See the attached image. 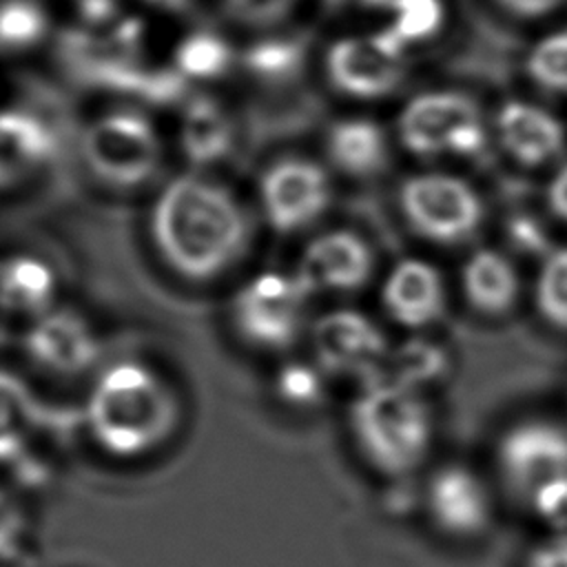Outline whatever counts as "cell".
<instances>
[{
    "mask_svg": "<svg viewBox=\"0 0 567 567\" xmlns=\"http://www.w3.org/2000/svg\"><path fill=\"white\" fill-rule=\"evenodd\" d=\"M151 235L173 272L208 281L241 257L248 226L228 190L199 177H177L155 202Z\"/></svg>",
    "mask_w": 567,
    "mask_h": 567,
    "instance_id": "cell-1",
    "label": "cell"
},
{
    "mask_svg": "<svg viewBox=\"0 0 567 567\" xmlns=\"http://www.w3.org/2000/svg\"><path fill=\"white\" fill-rule=\"evenodd\" d=\"M84 419L102 452L113 458H140L173 436L179 423V401L151 365L124 359L97 374Z\"/></svg>",
    "mask_w": 567,
    "mask_h": 567,
    "instance_id": "cell-2",
    "label": "cell"
},
{
    "mask_svg": "<svg viewBox=\"0 0 567 567\" xmlns=\"http://www.w3.org/2000/svg\"><path fill=\"white\" fill-rule=\"evenodd\" d=\"M348 425L365 463L390 478L416 472L436 436L427 394L385 372L361 383L348 410Z\"/></svg>",
    "mask_w": 567,
    "mask_h": 567,
    "instance_id": "cell-3",
    "label": "cell"
},
{
    "mask_svg": "<svg viewBox=\"0 0 567 567\" xmlns=\"http://www.w3.org/2000/svg\"><path fill=\"white\" fill-rule=\"evenodd\" d=\"M310 297L297 272H259L230 301L233 328L252 348L288 350L308 323Z\"/></svg>",
    "mask_w": 567,
    "mask_h": 567,
    "instance_id": "cell-4",
    "label": "cell"
},
{
    "mask_svg": "<svg viewBox=\"0 0 567 567\" xmlns=\"http://www.w3.org/2000/svg\"><path fill=\"white\" fill-rule=\"evenodd\" d=\"M401 213L423 239L452 246L470 239L483 221V202L472 184L447 173H421L401 184Z\"/></svg>",
    "mask_w": 567,
    "mask_h": 567,
    "instance_id": "cell-5",
    "label": "cell"
},
{
    "mask_svg": "<svg viewBox=\"0 0 567 567\" xmlns=\"http://www.w3.org/2000/svg\"><path fill=\"white\" fill-rule=\"evenodd\" d=\"M310 346L323 374L359 377L361 383L383 374L392 352L383 330L352 308L321 315L310 328Z\"/></svg>",
    "mask_w": 567,
    "mask_h": 567,
    "instance_id": "cell-6",
    "label": "cell"
},
{
    "mask_svg": "<svg viewBox=\"0 0 567 567\" xmlns=\"http://www.w3.org/2000/svg\"><path fill=\"white\" fill-rule=\"evenodd\" d=\"M496 467L523 503L543 483L567 474V427L545 416L512 423L496 443Z\"/></svg>",
    "mask_w": 567,
    "mask_h": 567,
    "instance_id": "cell-7",
    "label": "cell"
},
{
    "mask_svg": "<svg viewBox=\"0 0 567 567\" xmlns=\"http://www.w3.org/2000/svg\"><path fill=\"white\" fill-rule=\"evenodd\" d=\"M91 168L111 184L135 186L153 175L159 159V142L146 117L117 111L97 120L84 137Z\"/></svg>",
    "mask_w": 567,
    "mask_h": 567,
    "instance_id": "cell-8",
    "label": "cell"
},
{
    "mask_svg": "<svg viewBox=\"0 0 567 567\" xmlns=\"http://www.w3.org/2000/svg\"><path fill=\"white\" fill-rule=\"evenodd\" d=\"M430 523L456 540L483 536L494 520V498L483 476L465 463L436 467L423 489Z\"/></svg>",
    "mask_w": 567,
    "mask_h": 567,
    "instance_id": "cell-9",
    "label": "cell"
},
{
    "mask_svg": "<svg viewBox=\"0 0 567 567\" xmlns=\"http://www.w3.org/2000/svg\"><path fill=\"white\" fill-rule=\"evenodd\" d=\"M24 350L38 368L58 377H75L100 359V339L80 312L53 306L31 319Z\"/></svg>",
    "mask_w": 567,
    "mask_h": 567,
    "instance_id": "cell-10",
    "label": "cell"
},
{
    "mask_svg": "<svg viewBox=\"0 0 567 567\" xmlns=\"http://www.w3.org/2000/svg\"><path fill=\"white\" fill-rule=\"evenodd\" d=\"M268 221L279 233H292L315 221L328 206L330 188L326 173L303 159L275 164L261 184Z\"/></svg>",
    "mask_w": 567,
    "mask_h": 567,
    "instance_id": "cell-11",
    "label": "cell"
},
{
    "mask_svg": "<svg viewBox=\"0 0 567 567\" xmlns=\"http://www.w3.org/2000/svg\"><path fill=\"white\" fill-rule=\"evenodd\" d=\"M374 270V257L363 237L350 230H330L312 239L299 261L297 277L315 292H354Z\"/></svg>",
    "mask_w": 567,
    "mask_h": 567,
    "instance_id": "cell-12",
    "label": "cell"
},
{
    "mask_svg": "<svg viewBox=\"0 0 567 567\" xmlns=\"http://www.w3.org/2000/svg\"><path fill=\"white\" fill-rule=\"evenodd\" d=\"M474 122H481V113L472 97L458 91H430L403 106L396 126L408 151L430 157L447 153L452 135Z\"/></svg>",
    "mask_w": 567,
    "mask_h": 567,
    "instance_id": "cell-13",
    "label": "cell"
},
{
    "mask_svg": "<svg viewBox=\"0 0 567 567\" xmlns=\"http://www.w3.org/2000/svg\"><path fill=\"white\" fill-rule=\"evenodd\" d=\"M381 303L388 317L410 330L436 323L447 308V288L441 270L419 257L396 261L381 284Z\"/></svg>",
    "mask_w": 567,
    "mask_h": 567,
    "instance_id": "cell-14",
    "label": "cell"
},
{
    "mask_svg": "<svg viewBox=\"0 0 567 567\" xmlns=\"http://www.w3.org/2000/svg\"><path fill=\"white\" fill-rule=\"evenodd\" d=\"M332 84L354 97H381L403 80V62L383 53L372 38L339 40L328 53Z\"/></svg>",
    "mask_w": 567,
    "mask_h": 567,
    "instance_id": "cell-15",
    "label": "cell"
},
{
    "mask_svg": "<svg viewBox=\"0 0 567 567\" xmlns=\"http://www.w3.org/2000/svg\"><path fill=\"white\" fill-rule=\"evenodd\" d=\"M496 128L503 148L525 166H540L554 159L567 142L565 126L558 117L523 100L501 106Z\"/></svg>",
    "mask_w": 567,
    "mask_h": 567,
    "instance_id": "cell-16",
    "label": "cell"
},
{
    "mask_svg": "<svg viewBox=\"0 0 567 567\" xmlns=\"http://www.w3.org/2000/svg\"><path fill=\"white\" fill-rule=\"evenodd\" d=\"M461 288L476 312L503 317L518 301L520 277L512 259L501 250L476 248L461 268Z\"/></svg>",
    "mask_w": 567,
    "mask_h": 567,
    "instance_id": "cell-17",
    "label": "cell"
},
{
    "mask_svg": "<svg viewBox=\"0 0 567 567\" xmlns=\"http://www.w3.org/2000/svg\"><path fill=\"white\" fill-rule=\"evenodd\" d=\"M55 272L38 257L16 255L0 261V310L40 317L53 308Z\"/></svg>",
    "mask_w": 567,
    "mask_h": 567,
    "instance_id": "cell-18",
    "label": "cell"
},
{
    "mask_svg": "<svg viewBox=\"0 0 567 567\" xmlns=\"http://www.w3.org/2000/svg\"><path fill=\"white\" fill-rule=\"evenodd\" d=\"M40 419L31 388L13 372L0 370V463H13L27 450Z\"/></svg>",
    "mask_w": 567,
    "mask_h": 567,
    "instance_id": "cell-19",
    "label": "cell"
},
{
    "mask_svg": "<svg viewBox=\"0 0 567 567\" xmlns=\"http://www.w3.org/2000/svg\"><path fill=\"white\" fill-rule=\"evenodd\" d=\"M330 155L352 175H368L385 162L383 131L370 120L339 122L330 133Z\"/></svg>",
    "mask_w": 567,
    "mask_h": 567,
    "instance_id": "cell-20",
    "label": "cell"
},
{
    "mask_svg": "<svg viewBox=\"0 0 567 567\" xmlns=\"http://www.w3.org/2000/svg\"><path fill=\"white\" fill-rule=\"evenodd\" d=\"M51 151L49 131L31 115L0 113V184Z\"/></svg>",
    "mask_w": 567,
    "mask_h": 567,
    "instance_id": "cell-21",
    "label": "cell"
},
{
    "mask_svg": "<svg viewBox=\"0 0 567 567\" xmlns=\"http://www.w3.org/2000/svg\"><path fill=\"white\" fill-rule=\"evenodd\" d=\"M182 142L186 155L197 164L221 157L230 146V120L224 109L208 97H197L184 115Z\"/></svg>",
    "mask_w": 567,
    "mask_h": 567,
    "instance_id": "cell-22",
    "label": "cell"
},
{
    "mask_svg": "<svg viewBox=\"0 0 567 567\" xmlns=\"http://www.w3.org/2000/svg\"><path fill=\"white\" fill-rule=\"evenodd\" d=\"M390 374L392 379L416 388L427 394V388L443 381L450 370V357L445 354V348H441L434 341L414 339L396 350L390 352Z\"/></svg>",
    "mask_w": 567,
    "mask_h": 567,
    "instance_id": "cell-23",
    "label": "cell"
},
{
    "mask_svg": "<svg viewBox=\"0 0 567 567\" xmlns=\"http://www.w3.org/2000/svg\"><path fill=\"white\" fill-rule=\"evenodd\" d=\"M534 303L547 326L567 332V246L551 248L538 268Z\"/></svg>",
    "mask_w": 567,
    "mask_h": 567,
    "instance_id": "cell-24",
    "label": "cell"
},
{
    "mask_svg": "<svg viewBox=\"0 0 567 567\" xmlns=\"http://www.w3.org/2000/svg\"><path fill=\"white\" fill-rule=\"evenodd\" d=\"M527 75L540 89L567 93V29L545 35L529 51Z\"/></svg>",
    "mask_w": 567,
    "mask_h": 567,
    "instance_id": "cell-25",
    "label": "cell"
},
{
    "mask_svg": "<svg viewBox=\"0 0 567 567\" xmlns=\"http://www.w3.org/2000/svg\"><path fill=\"white\" fill-rule=\"evenodd\" d=\"M390 9H394L396 18L388 29L403 47L434 35L445 16L441 0H392Z\"/></svg>",
    "mask_w": 567,
    "mask_h": 567,
    "instance_id": "cell-26",
    "label": "cell"
},
{
    "mask_svg": "<svg viewBox=\"0 0 567 567\" xmlns=\"http://www.w3.org/2000/svg\"><path fill=\"white\" fill-rule=\"evenodd\" d=\"M230 51L224 40L210 33H195L177 49V66L186 75L210 78L226 69Z\"/></svg>",
    "mask_w": 567,
    "mask_h": 567,
    "instance_id": "cell-27",
    "label": "cell"
},
{
    "mask_svg": "<svg viewBox=\"0 0 567 567\" xmlns=\"http://www.w3.org/2000/svg\"><path fill=\"white\" fill-rule=\"evenodd\" d=\"M47 27L42 9L31 0H7L0 4V44L24 47L35 42Z\"/></svg>",
    "mask_w": 567,
    "mask_h": 567,
    "instance_id": "cell-28",
    "label": "cell"
},
{
    "mask_svg": "<svg viewBox=\"0 0 567 567\" xmlns=\"http://www.w3.org/2000/svg\"><path fill=\"white\" fill-rule=\"evenodd\" d=\"M277 396L295 408L315 405L323 394V372L317 363H286L275 379Z\"/></svg>",
    "mask_w": 567,
    "mask_h": 567,
    "instance_id": "cell-29",
    "label": "cell"
},
{
    "mask_svg": "<svg viewBox=\"0 0 567 567\" xmlns=\"http://www.w3.org/2000/svg\"><path fill=\"white\" fill-rule=\"evenodd\" d=\"M303 58V49L297 40H268L255 44L246 53V64L250 71L266 78H284L297 71Z\"/></svg>",
    "mask_w": 567,
    "mask_h": 567,
    "instance_id": "cell-30",
    "label": "cell"
},
{
    "mask_svg": "<svg viewBox=\"0 0 567 567\" xmlns=\"http://www.w3.org/2000/svg\"><path fill=\"white\" fill-rule=\"evenodd\" d=\"M525 505L549 532H567V474L536 487Z\"/></svg>",
    "mask_w": 567,
    "mask_h": 567,
    "instance_id": "cell-31",
    "label": "cell"
},
{
    "mask_svg": "<svg viewBox=\"0 0 567 567\" xmlns=\"http://www.w3.org/2000/svg\"><path fill=\"white\" fill-rule=\"evenodd\" d=\"M507 235H509V241L514 244V248H518L520 252H540L545 257L551 250L547 246V235H545L543 226L529 215H516L509 221Z\"/></svg>",
    "mask_w": 567,
    "mask_h": 567,
    "instance_id": "cell-32",
    "label": "cell"
},
{
    "mask_svg": "<svg viewBox=\"0 0 567 567\" xmlns=\"http://www.w3.org/2000/svg\"><path fill=\"white\" fill-rule=\"evenodd\" d=\"M523 567H567V532H549L525 556Z\"/></svg>",
    "mask_w": 567,
    "mask_h": 567,
    "instance_id": "cell-33",
    "label": "cell"
},
{
    "mask_svg": "<svg viewBox=\"0 0 567 567\" xmlns=\"http://www.w3.org/2000/svg\"><path fill=\"white\" fill-rule=\"evenodd\" d=\"M292 2L295 0H228L239 18L257 24H268L284 18L290 11Z\"/></svg>",
    "mask_w": 567,
    "mask_h": 567,
    "instance_id": "cell-34",
    "label": "cell"
},
{
    "mask_svg": "<svg viewBox=\"0 0 567 567\" xmlns=\"http://www.w3.org/2000/svg\"><path fill=\"white\" fill-rule=\"evenodd\" d=\"M547 206L560 221L567 224V162L560 166L547 188Z\"/></svg>",
    "mask_w": 567,
    "mask_h": 567,
    "instance_id": "cell-35",
    "label": "cell"
},
{
    "mask_svg": "<svg viewBox=\"0 0 567 567\" xmlns=\"http://www.w3.org/2000/svg\"><path fill=\"white\" fill-rule=\"evenodd\" d=\"M20 534V516L16 505L0 492V549H7Z\"/></svg>",
    "mask_w": 567,
    "mask_h": 567,
    "instance_id": "cell-36",
    "label": "cell"
},
{
    "mask_svg": "<svg viewBox=\"0 0 567 567\" xmlns=\"http://www.w3.org/2000/svg\"><path fill=\"white\" fill-rule=\"evenodd\" d=\"M563 0H501L505 9L523 18H538L554 11Z\"/></svg>",
    "mask_w": 567,
    "mask_h": 567,
    "instance_id": "cell-37",
    "label": "cell"
},
{
    "mask_svg": "<svg viewBox=\"0 0 567 567\" xmlns=\"http://www.w3.org/2000/svg\"><path fill=\"white\" fill-rule=\"evenodd\" d=\"M115 9L113 0H82V11L89 20H106Z\"/></svg>",
    "mask_w": 567,
    "mask_h": 567,
    "instance_id": "cell-38",
    "label": "cell"
},
{
    "mask_svg": "<svg viewBox=\"0 0 567 567\" xmlns=\"http://www.w3.org/2000/svg\"><path fill=\"white\" fill-rule=\"evenodd\" d=\"M153 4H162V7H168V9H177L182 4H186L188 0H151Z\"/></svg>",
    "mask_w": 567,
    "mask_h": 567,
    "instance_id": "cell-39",
    "label": "cell"
},
{
    "mask_svg": "<svg viewBox=\"0 0 567 567\" xmlns=\"http://www.w3.org/2000/svg\"><path fill=\"white\" fill-rule=\"evenodd\" d=\"M361 2H365V4H377V7H381V4L392 7V0H361Z\"/></svg>",
    "mask_w": 567,
    "mask_h": 567,
    "instance_id": "cell-40",
    "label": "cell"
}]
</instances>
